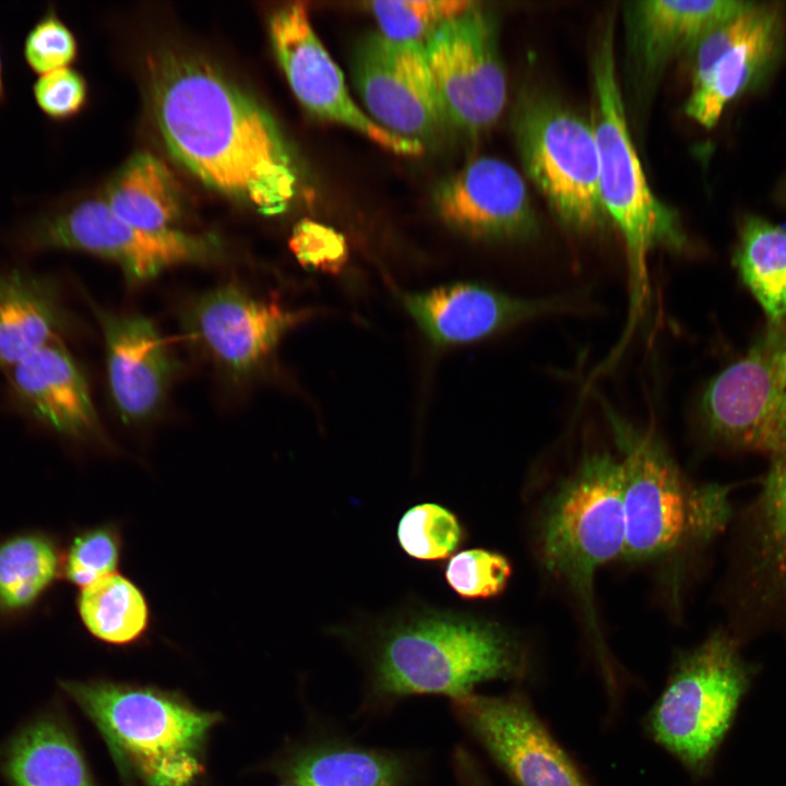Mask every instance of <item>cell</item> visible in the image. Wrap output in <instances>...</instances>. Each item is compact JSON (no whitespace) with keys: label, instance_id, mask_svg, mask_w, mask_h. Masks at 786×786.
<instances>
[{"label":"cell","instance_id":"cell-1","mask_svg":"<svg viewBox=\"0 0 786 786\" xmlns=\"http://www.w3.org/2000/svg\"><path fill=\"white\" fill-rule=\"evenodd\" d=\"M156 121L170 153L203 183L274 216L298 183L276 121L207 62L165 53L151 66Z\"/></svg>","mask_w":786,"mask_h":786},{"label":"cell","instance_id":"cell-2","mask_svg":"<svg viewBox=\"0 0 786 786\" xmlns=\"http://www.w3.org/2000/svg\"><path fill=\"white\" fill-rule=\"evenodd\" d=\"M365 656L373 706L415 694L454 700L483 682H525L532 672L526 648L500 624L445 610L395 618L373 635Z\"/></svg>","mask_w":786,"mask_h":786},{"label":"cell","instance_id":"cell-3","mask_svg":"<svg viewBox=\"0 0 786 786\" xmlns=\"http://www.w3.org/2000/svg\"><path fill=\"white\" fill-rule=\"evenodd\" d=\"M92 720L126 783L191 786L203 773L204 746L218 713L175 693L109 681H61Z\"/></svg>","mask_w":786,"mask_h":786},{"label":"cell","instance_id":"cell-4","mask_svg":"<svg viewBox=\"0 0 786 786\" xmlns=\"http://www.w3.org/2000/svg\"><path fill=\"white\" fill-rule=\"evenodd\" d=\"M614 39L611 21L594 52L595 115L592 127L599 159L600 199L627 250L631 324L647 295L648 254L658 247L681 249L686 235L676 212L653 193L643 171L627 123Z\"/></svg>","mask_w":786,"mask_h":786},{"label":"cell","instance_id":"cell-5","mask_svg":"<svg viewBox=\"0 0 786 786\" xmlns=\"http://www.w3.org/2000/svg\"><path fill=\"white\" fill-rule=\"evenodd\" d=\"M611 419L622 453V556L655 559L719 532L729 514L726 490L691 486L654 434Z\"/></svg>","mask_w":786,"mask_h":786},{"label":"cell","instance_id":"cell-6","mask_svg":"<svg viewBox=\"0 0 786 786\" xmlns=\"http://www.w3.org/2000/svg\"><path fill=\"white\" fill-rule=\"evenodd\" d=\"M751 680V666L734 638L711 634L678 656L646 714L647 736L692 777H706Z\"/></svg>","mask_w":786,"mask_h":786},{"label":"cell","instance_id":"cell-7","mask_svg":"<svg viewBox=\"0 0 786 786\" xmlns=\"http://www.w3.org/2000/svg\"><path fill=\"white\" fill-rule=\"evenodd\" d=\"M9 243L24 255L71 250L107 259L120 266L130 283L146 282L174 265L212 262L221 255L219 242L211 235L175 228L145 230L95 199L43 207L13 228Z\"/></svg>","mask_w":786,"mask_h":786},{"label":"cell","instance_id":"cell-8","mask_svg":"<svg viewBox=\"0 0 786 786\" xmlns=\"http://www.w3.org/2000/svg\"><path fill=\"white\" fill-rule=\"evenodd\" d=\"M511 123L523 168L561 225L579 233L604 226L608 216L592 123L532 90L517 97Z\"/></svg>","mask_w":786,"mask_h":786},{"label":"cell","instance_id":"cell-9","mask_svg":"<svg viewBox=\"0 0 786 786\" xmlns=\"http://www.w3.org/2000/svg\"><path fill=\"white\" fill-rule=\"evenodd\" d=\"M623 548L620 461L607 453L588 455L545 505L541 561L549 573L585 596L596 570L622 556Z\"/></svg>","mask_w":786,"mask_h":786},{"label":"cell","instance_id":"cell-10","mask_svg":"<svg viewBox=\"0 0 786 786\" xmlns=\"http://www.w3.org/2000/svg\"><path fill=\"white\" fill-rule=\"evenodd\" d=\"M707 433L734 449L786 455V320L770 329L703 392Z\"/></svg>","mask_w":786,"mask_h":786},{"label":"cell","instance_id":"cell-11","mask_svg":"<svg viewBox=\"0 0 786 786\" xmlns=\"http://www.w3.org/2000/svg\"><path fill=\"white\" fill-rule=\"evenodd\" d=\"M425 49L446 123L468 135L490 128L508 95L491 14L478 3L443 25Z\"/></svg>","mask_w":786,"mask_h":786},{"label":"cell","instance_id":"cell-12","mask_svg":"<svg viewBox=\"0 0 786 786\" xmlns=\"http://www.w3.org/2000/svg\"><path fill=\"white\" fill-rule=\"evenodd\" d=\"M458 723L515 786H592L523 691L452 700Z\"/></svg>","mask_w":786,"mask_h":786},{"label":"cell","instance_id":"cell-13","mask_svg":"<svg viewBox=\"0 0 786 786\" xmlns=\"http://www.w3.org/2000/svg\"><path fill=\"white\" fill-rule=\"evenodd\" d=\"M350 67L354 86L378 124L425 146L441 134L448 123L424 44L370 32L356 45Z\"/></svg>","mask_w":786,"mask_h":786},{"label":"cell","instance_id":"cell-14","mask_svg":"<svg viewBox=\"0 0 786 786\" xmlns=\"http://www.w3.org/2000/svg\"><path fill=\"white\" fill-rule=\"evenodd\" d=\"M783 40L781 10L754 2L707 33L692 50L687 115L704 128H713L725 107L767 73Z\"/></svg>","mask_w":786,"mask_h":786},{"label":"cell","instance_id":"cell-15","mask_svg":"<svg viewBox=\"0 0 786 786\" xmlns=\"http://www.w3.org/2000/svg\"><path fill=\"white\" fill-rule=\"evenodd\" d=\"M270 31L279 66L309 112L359 132L394 154H424L422 143L390 132L354 102L341 69L312 28L306 2H293L275 11Z\"/></svg>","mask_w":786,"mask_h":786},{"label":"cell","instance_id":"cell-16","mask_svg":"<svg viewBox=\"0 0 786 786\" xmlns=\"http://www.w3.org/2000/svg\"><path fill=\"white\" fill-rule=\"evenodd\" d=\"M303 317L240 287L212 289L188 308L184 327L191 341L234 377L253 373L282 336Z\"/></svg>","mask_w":786,"mask_h":786},{"label":"cell","instance_id":"cell-17","mask_svg":"<svg viewBox=\"0 0 786 786\" xmlns=\"http://www.w3.org/2000/svg\"><path fill=\"white\" fill-rule=\"evenodd\" d=\"M433 203L449 227L471 238H526L537 229L522 176L499 158L468 162L438 184Z\"/></svg>","mask_w":786,"mask_h":786},{"label":"cell","instance_id":"cell-18","mask_svg":"<svg viewBox=\"0 0 786 786\" xmlns=\"http://www.w3.org/2000/svg\"><path fill=\"white\" fill-rule=\"evenodd\" d=\"M12 406L60 434L88 439L100 431L86 379L62 340L3 371Z\"/></svg>","mask_w":786,"mask_h":786},{"label":"cell","instance_id":"cell-19","mask_svg":"<svg viewBox=\"0 0 786 786\" xmlns=\"http://www.w3.org/2000/svg\"><path fill=\"white\" fill-rule=\"evenodd\" d=\"M404 305L436 346L484 338L509 325L567 306L561 299H522L475 283H453L404 295Z\"/></svg>","mask_w":786,"mask_h":786},{"label":"cell","instance_id":"cell-20","mask_svg":"<svg viewBox=\"0 0 786 786\" xmlns=\"http://www.w3.org/2000/svg\"><path fill=\"white\" fill-rule=\"evenodd\" d=\"M105 340L108 385L115 405L127 421H140L159 407L172 360L152 321L116 314L93 305Z\"/></svg>","mask_w":786,"mask_h":786},{"label":"cell","instance_id":"cell-21","mask_svg":"<svg viewBox=\"0 0 786 786\" xmlns=\"http://www.w3.org/2000/svg\"><path fill=\"white\" fill-rule=\"evenodd\" d=\"M750 2L728 0H643L626 8L631 60L642 81L654 82L679 53L694 49L718 25Z\"/></svg>","mask_w":786,"mask_h":786},{"label":"cell","instance_id":"cell-22","mask_svg":"<svg viewBox=\"0 0 786 786\" xmlns=\"http://www.w3.org/2000/svg\"><path fill=\"white\" fill-rule=\"evenodd\" d=\"M71 327L60 282L22 266L0 269V370L4 371Z\"/></svg>","mask_w":786,"mask_h":786},{"label":"cell","instance_id":"cell-23","mask_svg":"<svg viewBox=\"0 0 786 786\" xmlns=\"http://www.w3.org/2000/svg\"><path fill=\"white\" fill-rule=\"evenodd\" d=\"M0 774L9 786H97L71 726L55 710L0 746Z\"/></svg>","mask_w":786,"mask_h":786},{"label":"cell","instance_id":"cell-24","mask_svg":"<svg viewBox=\"0 0 786 786\" xmlns=\"http://www.w3.org/2000/svg\"><path fill=\"white\" fill-rule=\"evenodd\" d=\"M408 754L325 737L298 748L283 764L289 786H409Z\"/></svg>","mask_w":786,"mask_h":786},{"label":"cell","instance_id":"cell-25","mask_svg":"<svg viewBox=\"0 0 786 786\" xmlns=\"http://www.w3.org/2000/svg\"><path fill=\"white\" fill-rule=\"evenodd\" d=\"M104 201L127 223L151 231L172 229L181 210L171 172L150 153H139L124 165Z\"/></svg>","mask_w":786,"mask_h":786},{"label":"cell","instance_id":"cell-26","mask_svg":"<svg viewBox=\"0 0 786 786\" xmlns=\"http://www.w3.org/2000/svg\"><path fill=\"white\" fill-rule=\"evenodd\" d=\"M734 265L770 325L786 320V228L766 219H743Z\"/></svg>","mask_w":786,"mask_h":786},{"label":"cell","instance_id":"cell-27","mask_svg":"<svg viewBox=\"0 0 786 786\" xmlns=\"http://www.w3.org/2000/svg\"><path fill=\"white\" fill-rule=\"evenodd\" d=\"M79 612L94 636L118 645L139 639L148 622V609L141 591L114 573L83 588Z\"/></svg>","mask_w":786,"mask_h":786},{"label":"cell","instance_id":"cell-28","mask_svg":"<svg viewBox=\"0 0 786 786\" xmlns=\"http://www.w3.org/2000/svg\"><path fill=\"white\" fill-rule=\"evenodd\" d=\"M56 571V552L43 537L23 535L1 544L0 606L5 609L28 606L50 584Z\"/></svg>","mask_w":786,"mask_h":786},{"label":"cell","instance_id":"cell-29","mask_svg":"<svg viewBox=\"0 0 786 786\" xmlns=\"http://www.w3.org/2000/svg\"><path fill=\"white\" fill-rule=\"evenodd\" d=\"M380 33L390 40L426 44L448 22L478 4L469 0H390L365 2Z\"/></svg>","mask_w":786,"mask_h":786},{"label":"cell","instance_id":"cell-30","mask_svg":"<svg viewBox=\"0 0 786 786\" xmlns=\"http://www.w3.org/2000/svg\"><path fill=\"white\" fill-rule=\"evenodd\" d=\"M465 536L458 517L449 509L431 502L409 508L397 525L401 548L418 560L446 559L464 543Z\"/></svg>","mask_w":786,"mask_h":786},{"label":"cell","instance_id":"cell-31","mask_svg":"<svg viewBox=\"0 0 786 786\" xmlns=\"http://www.w3.org/2000/svg\"><path fill=\"white\" fill-rule=\"evenodd\" d=\"M758 517L761 561L786 593V455L773 460L764 479Z\"/></svg>","mask_w":786,"mask_h":786},{"label":"cell","instance_id":"cell-32","mask_svg":"<svg viewBox=\"0 0 786 786\" xmlns=\"http://www.w3.org/2000/svg\"><path fill=\"white\" fill-rule=\"evenodd\" d=\"M512 567L502 553L473 548L451 557L445 568V580L462 598H491L507 587Z\"/></svg>","mask_w":786,"mask_h":786},{"label":"cell","instance_id":"cell-33","mask_svg":"<svg viewBox=\"0 0 786 786\" xmlns=\"http://www.w3.org/2000/svg\"><path fill=\"white\" fill-rule=\"evenodd\" d=\"M78 43L55 10L48 9L27 32L23 55L36 73L68 67L76 57Z\"/></svg>","mask_w":786,"mask_h":786},{"label":"cell","instance_id":"cell-34","mask_svg":"<svg viewBox=\"0 0 786 786\" xmlns=\"http://www.w3.org/2000/svg\"><path fill=\"white\" fill-rule=\"evenodd\" d=\"M119 551V538L114 531L103 527L84 533L70 548L67 576L72 583L86 587L112 574L118 564Z\"/></svg>","mask_w":786,"mask_h":786},{"label":"cell","instance_id":"cell-35","mask_svg":"<svg viewBox=\"0 0 786 786\" xmlns=\"http://www.w3.org/2000/svg\"><path fill=\"white\" fill-rule=\"evenodd\" d=\"M289 249L302 266L331 274L341 272L348 260V247L343 235L310 219L296 225Z\"/></svg>","mask_w":786,"mask_h":786},{"label":"cell","instance_id":"cell-36","mask_svg":"<svg viewBox=\"0 0 786 786\" xmlns=\"http://www.w3.org/2000/svg\"><path fill=\"white\" fill-rule=\"evenodd\" d=\"M34 99L49 118L62 120L78 114L87 97L84 78L66 67L40 74L33 84Z\"/></svg>","mask_w":786,"mask_h":786},{"label":"cell","instance_id":"cell-37","mask_svg":"<svg viewBox=\"0 0 786 786\" xmlns=\"http://www.w3.org/2000/svg\"><path fill=\"white\" fill-rule=\"evenodd\" d=\"M453 769L457 786H492L479 761L464 747L455 749Z\"/></svg>","mask_w":786,"mask_h":786},{"label":"cell","instance_id":"cell-38","mask_svg":"<svg viewBox=\"0 0 786 786\" xmlns=\"http://www.w3.org/2000/svg\"><path fill=\"white\" fill-rule=\"evenodd\" d=\"M3 96V80H2V69H0V99Z\"/></svg>","mask_w":786,"mask_h":786},{"label":"cell","instance_id":"cell-39","mask_svg":"<svg viewBox=\"0 0 786 786\" xmlns=\"http://www.w3.org/2000/svg\"><path fill=\"white\" fill-rule=\"evenodd\" d=\"M283 786H289V785H283Z\"/></svg>","mask_w":786,"mask_h":786}]
</instances>
